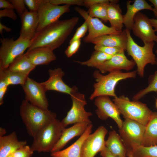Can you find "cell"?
<instances>
[{
  "mask_svg": "<svg viewBox=\"0 0 157 157\" xmlns=\"http://www.w3.org/2000/svg\"><path fill=\"white\" fill-rule=\"evenodd\" d=\"M79 20L77 17L59 20L37 32L31 40L28 50L41 47H48L53 50L58 48L66 40Z\"/></svg>",
  "mask_w": 157,
  "mask_h": 157,
  "instance_id": "obj_1",
  "label": "cell"
},
{
  "mask_svg": "<svg viewBox=\"0 0 157 157\" xmlns=\"http://www.w3.org/2000/svg\"><path fill=\"white\" fill-rule=\"evenodd\" d=\"M20 115L28 134L33 138L42 128L56 118V114L23 100L19 109Z\"/></svg>",
  "mask_w": 157,
  "mask_h": 157,
  "instance_id": "obj_2",
  "label": "cell"
},
{
  "mask_svg": "<svg viewBox=\"0 0 157 157\" xmlns=\"http://www.w3.org/2000/svg\"><path fill=\"white\" fill-rule=\"evenodd\" d=\"M136 70L124 72L121 71H114L104 75L98 70L94 71L93 76L96 82L93 85L94 91L90 97V100L101 96H117L115 88L120 81L129 78H134L136 76Z\"/></svg>",
  "mask_w": 157,
  "mask_h": 157,
  "instance_id": "obj_3",
  "label": "cell"
},
{
  "mask_svg": "<svg viewBox=\"0 0 157 157\" xmlns=\"http://www.w3.org/2000/svg\"><path fill=\"white\" fill-rule=\"evenodd\" d=\"M126 30L127 42L126 50L132 58L137 66V72L140 77H143L146 66L150 64L157 65V58L153 52L154 42L144 44L143 46L138 44L132 37L130 31Z\"/></svg>",
  "mask_w": 157,
  "mask_h": 157,
  "instance_id": "obj_4",
  "label": "cell"
},
{
  "mask_svg": "<svg viewBox=\"0 0 157 157\" xmlns=\"http://www.w3.org/2000/svg\"><path fill=\"white\" fill-rule=\"evenodd\" d=\"M65 128L61 121L55 119L42 128L33 138L31 149L39 152H51Z\"/></svg>",
  "mask_w": 157,
  "mask_h": 157,
  "instance_id": "obj_5",
  "label": "cell"
},
{
  "mask_svg": "<svg viewBox=\"0 0 157 157\" xmlns=\"http://www.w3.org/2000/svg\"><path fill=\"white\" fill-rule=\"evenodd\" d=\"M113 101L124 118L136 121L145 126L153 112L146 104L138 101H131L124 95L116 96Z\"/></svg>",
  "mask_w": 157,
  "mask_h": 157,
  "instance_id": "obj_6",
  "label": "cell"
},
{
  "mask_svg": "<svg viewBox=\"0 0 157 157\" xmlns=\"http://www.w3.org/2000/svg\"><path fill=\"white\" fill-rule=\"evenodd\" d=\"M0 69L7 68L17 58L24 54L28 49L31 40L19 37L15 40L13 38H1Z\"/></svg>",
  "mask_w": 157,
  "mask_h": 157,
  "instance_id": "obj_7",
  "label": "cell"
},
{
  "mask_svg": "<svg viewBox=\"0 0 157 157\" xmlns=\"http://www.w3.org/2000/svg\"><path fill=\"white\" fill-rule=\"evenodd\" d=\"M124 119L119 132L127 153L135 147L142 145L146 126L136 121Z\"/></svg>",
  "mask_w": 157,
  "mask_h": 157,
  "instance_id": "obj_8",
  "label": "cell"
},
{
  "mask_svg": "<svg viewBox=\"0 0 157 157\" xmlns=\"http://www.w3.org/2000/svg\"><path fill=\"white\" fill-rule=\"evenodd\" d=\"M70 96L72 106L66 117L61 121L63 126L65 128L69 125L80 122L91 124L90 117L92 114L85 109L84 106L87 103L84 95L76 92Z\"/></svg>",
  "mask_w": 157,
  "mask_h": 157,
  "instance_id": "obj_9",
  "label": "cell"
},
{
  "mask_svg": "<svg viewBox=\"0 0 157 157\" xmlns=\"http://www.w3.org/2000/svg\"><path fill=\"white\" fill-rule=\"evenodd\" d=\"M74 9L87 22L88 24V33L83 40L85 42L91 43L95 39L105 35L119 34L122 31H117L104 24L98 18L90 17L87 11L80 7H76Z\"/></svg>",
  "mask_w": 157,
  "mask_h": 157,
  "instance_id": "obj_10",
  "label": "cell"
},
{
  "mask_svg": "<svg viewBox=\"0 0 157 157\" xmlns=\"http://www.w3.org/2000/svg\"><path fill=\"white\" fill-rule=\"evenodd\" d=\"M70 7L54 5L46 0L38 12L39 22L36 32L59 20L63 14L69 11Z\"/></svg>",
  "mask_w": 157,
  "mask_h": 157,
  "instance_id": "obj_11",
  "label": "cell"
},
{
  "mask_svg": "<svg viewBox=\"0 0 157 157\" xmlns=\"http://www.w3.org/2000/svg\"><path fill=\"white\" fill-rule=\"evenodd\" d=\"M108 133L103 126L98 128L92 133L90 134L83 144L81 152V157H94L106 147L105 139Z\"/></svg>",
  "mask_w": 157,
  "mask_h": 157,
  "instance_id": "obj_12",
  "label": "cell"
},
{
  "mask_svg": "<svg viewBox=\"0 0 157 157\" xmlns=\"http://www.w3.org/2000/svg\"><path fill=\"white\" fill-rule=\"evenodd\" d=\"M22 86L25 95V100L36 106L48 110L49 103L45 94L46 91L41 83L38 82L28 77Z\"/></svg>",
  "mask_w": 157,
  "mask_h": 157,
  "instance_id": "obj_13",
  "label": "cell"
},
{
  "mask_svg": "<svg viewBox=\"0 0 157 157\" xmlns=\"http://www.w3.org/2000/svg\"><path fill=\"white\" fill-rule=\"evenodd\" d=\"M94 103L97 108L96 110V114L100 119L105 120L110 118L115 121L119 129L122 127L123 121L120 117V113L110 97H97L96 98Z\"/></svg>",
  "mask_w": 157,
  "mask_h": 157,
  "instance_id": "obj_14",
  "label": "cell"
},
{
  "mask_svg": "<svg viewBox=\"0 0 157 157\" xmlns=\"http://www.w3.org/2000/svg\"><path fill=\"white\" fill-rule=\"evenodd\" d=\"M134 34L140 39L144 44L156 41L157 35L150 19L139 12L134 17L131 29Z\"/></svg>",
  "mask_w": 157,
  "mask_h": 157,
  "instance_id": "obj_15",
  "label": "cell"
},
{
  "mask_svg": "<svg viewBox=\"0 0 157 157\" xmlns=\"http://www.w3.org/2000/svg\"><path fill=\"white\" fill-rule=\"evenodd\" d=\"M49 77L46 81L41 83L46 91L53 90L67 94L70 96L78 92V88L74 86L70 87L63 81V77L65 74L62 69L58 68L48 70Z\"/></svg>",
  "mask_w": 157,
  "mask_h": 157,
  "instance_id": "obj_16",
  "label": "cell"
},
{
  "mask_svg": "<svg viewBox=\"0 0 157 157\" xmlns=\"http://www.w3.org/2000/svg\"><path fill=\"white\" fill-rule=\"evenodd\" d=\"M124 52L113 56L96 68L102 74L122 70L126 71L131 70L136 64L133 60H129L127 58Z\"/></svg>",
  "mask_w": 157,
  "mask_h": 157,
  "instance_id": "obj_17",
  "label": "cell"
},
{
  "mask_svg": "<svg viewBox=\"0 0 157 157\" xmlns=\"http://www.w3.org/2000/svg\"><path fill=\"white\" fill-rule=\"evenodd\" d=\"M20 17L21 26L19 37L31 40L36 33L38 26V13L27 10Z\"/></svg>",
  "mask_w": 157,
  "mask_h": 157,
  "instance_id": "obj_18",
  "label": "cell"
},
{
  "mask_svg": "<svg viewBox=\"0 0 157 157\" xmlns=\"http://www.w3.org/2000/svg\"><path fill=\"white\" fill-rule=\"evenodd\" d=\"M90 124L87 122L78 123L69 128H65L60 138L52 149L51 153L61 150L73 138L81 136Z\"/></svg>",
  "mask_w": 157,
  "mask_h": 157,
  "instance_id": "obj_19",
  "label": "cell"
},
{
  "mask_svg": "<svg viewBox=\"0 0 157 157\" xmlns=\"http://www.w3.org/2000/svg\"><path fill=\"white\" fill-rule=\"evenodd\" d=\"M25 53L31 62L36 67L48 65L56 59L53 50L47 47L36 48L28 50Z\"/></svg>",
  "mask_w": 157,
  "mask_h": 157,
  "instance_id": "obj_20",
  "label": "cell"
},
{
  "mask_svg": "<svg viewBox=\"0 0 157 157\" xmlns=\"http://www.w3.org/2000/svg\"><path fill=\"white\" fill-rule=\"evenodd\" d=\"M92 128V124H89L84 133L74 143L64 149L51 153V156L52 157H81L83 144L91 134Z\"/></svg>",
  "mask_w": 157,
  "mask_h": 157,
  "instance_id": "obj_21",
  "label": "cell"
},
{
  "mask_svg": "<svg viewBox=\"0 0 157 157\" xmlns=\"http://www.w3.org/2000/svg\"><path fill=\"white\" fill-rule=\"evenodd\" d=\"M127 11L123 15L124 24L126 29L131 31L134 19L136 15L140 11L147 10L153 11V8L145 0H135L131 4V1L126 3Z\"/></svg>",
  "mask_w": 157,
  "mask_h": 157,
  "instance_id": "obj_22",
  "label": "cell"
},
{
  "mask_svg": "<svg viewBox=\"0 0 157 157\" xmlns=\"http://www.w3.org/2000/svg\"><path fill=\"white\" fill-rule=\"evenodd\" d=\"M25 141H19L16 133L0 137V157H6L26 145Z\"/></svg>",
  "mask_w": 157,
  "mask_h": 157,
  "instance_id": "obj_23",
  "label": "cell"
},
{
  "mask_svg": "<svg viewBox=\"0 0 157 157\" xmlns=\"http://www.w3.org/2000/svg\"><path fill=\"white\" fill-rule=\"evenodd\" d=\"M127 42L126 29L119 34L103 35L93 40L91 42L95 45L119 47L126 50Z\"/></svg>",
  "mask_w": 157,
  "mask_h": 157,
  "instance_id": "obj_24",
  "label": "cell"
},
{
  "mask_svg": "<svg viewBox=\"0 0 157 157\" xmlns=\"http://www.w3.org/2000/svg\"><path fill=\"white\" fill-rule=\"evenodd\" d=\"M106 147L113 155L117 157H126L127 151L119 135L115 130L109 133L108 137L105 141Z\"/></svg>",
  "mask_w": 157,
  "mask_h": 157,
  "instance_id": "obj_25",
  "label": "cell"
},
{
  "mask_svg": "<svg viewBox=\"0 0 157 157\" xmlns=\"http://www.w3.org/2000/svg\"><path fill=\"white\" fill-rule=\"evenodd\" d=\"M118 0H110L108 4L107 14L108 21L111 27L115 30L122 31L124 25L123 15Z\"/></svg>",
  "mask_w": 157,
  "mask_h": 157,
  "instance_id": "obj_26",
  "label": "cell"
},
{
  "mask_svg": "<svg viewBox=\"0 0 157 157\" xmlns=\"http://www.w3.org/2000/svg\"><path fill=\"white\" fill-rule=\"evenodd\" d=\"M157 145V112H153L146 126L144 134L142 145L149 146Z\"/></svg>",
  "mask_w": 157,
  "mask_h": 157,
  "instance_id": "obj_27",
  "label": "cell"
},
{
  "mask_svg": "<svg viewBox=\"0 0 157 157\" xmlns=\"http://www.w3.org/2000/svg\"><path fill=\"white\" fill-rule=\"evenodd\" d=\"M36 66L31 62L26 53L16 58L7 69L11 71L23 73L28 75Z\"/></svg>",
  "mask_w": 157,
  "mask_h": 157,
  "instance_id": "obj_28",
  "label": "cell"
},
{
  "mask_svg": "<svg viewBox=\"0 0 157 157\" xmlns=\"http://www.w3.org/2000/svg\"><path fill=\"white\" fill-rule=\"evenodd\" d=\"M28 75L9 70L7 69H0V79L5 81L8 86L11 85H20L25 83Z\"/></svg>",
  "mask_w": 157,
  "mask_h": 157,
  "instance_id": "obj_29",
  "label": "cell"
},
{
  "mask_svg": "<svg viewBox=\"0 0 157 157\" xmlns=\"http://www.w3.org/2000/svg\"><path fill=\"white\" fill-rule=\"evenodd\" d=\"M112 56L102 52L95 50L88 60L82 62L75 61L82 65L96 68L99 65L109 59Z\"/></svg>",
  "mask_w": 157,
  "mask_h": 157,
  "instance_id": "obj_30",
  "label": "cell"
},
{
  "mask_svg": "<svg viewBox=\"0 0 157 157\" xmlns=\"http://www.w3.org/2000/svg\"><path fill=\"white\" fill-rule=\"evenodd\" d=\"M110 1L106 3L96 4L90 7L87 11L88 15L92 18L100 19L104 22L108 21L107 7Z\"/></svg>",
  "mask_w": 157,
  "mask_h": 157,
  "instance_id": "obj_31",
  "label": "cell"
},
{
  "mask_svg": "<svg viewBox=\"0 0 157 157\" xmlns=\"http://www.w3.org/2000/svg\"><path fill=\"white\" fill-rule=\"evenodd\" d=\"M153 92H157V70L148 78V85L144 89L140 90L133 97L134 101H138L148 93Z\"/></svg>",
  "mask_w": 157,
  "mask_h": 157,
  "instance_id": "obj_32",
  "label": "cell"
},
{
  "mask_svg": "<svg viewBox=\"0 0 157 157\" xmlns=\"http://www.w3.org/2000/svg\"><path fill=\"white\" fill-rule=\"evenodd\" d=\"M94 48L95 50L99 51L112 56L124 52L125 51L124 49L119 47L98 45H95Z\"/></svg>",
  "mask_w": 157,
  "mask_h": 157,
  "instance_id": "obj_33",
  "label": "cell"
},
{
  "mask_svg": "<svg viewBox=\"0 0 157 157\" xmlns=\"http://www.w3.org/2000/svg\"><path fill=\"white\" fill-rule=\"evenodd\" d=\"M33 152L31 147L26 145L16 150L11 155L13 157H31Z\"/></svg>",
  "mask_w": 157,
  "mask_h": 157,
  "instance_id": "obj_34",
  "label": "cell"
},
{
  "mask_svg": "<svg viewBox=\"0 0 157 157\" xmlns=\"http://www.w3.org/2000/svg\"><path fill=\"white\" fill-rule=\"evenodd\" d=\"M88 30V24L87 22L85 21L77 29L69 43L75 40H81V38L85 35Z\"/></svg>",
  "mask_w": 157,
  "mask_h": 157,
  "instance_id": "obj_35",
  "label": "cell"
},
{
  "mask_svg": "<svg viewBox=\"0 0 157 157\" xmlns=\"http://www.w3.org/2000/svg\"><path fill=\"white\" fill-rule=\"evenodd\" d=\"M46 0H24L26 6L28 8L29 11L38 13L42 5Z\"/></svg>",
  "mask_w": 157,
  "mask_h": 157,
  "instance_id": "obj_36",
  "label": "cell"
},
{
  "mask_svg": "<svg viewBox=\"0 0 157 157\" xmlns=\"http://www.w3.org/2000/svg\"><path fill=\"white\" fill-rule=\"evenodd\" d=\"M69 44L65 52L68 58L71 57L78 51L81 44V40H75Z\"/></svg>",
  "mask_w": 157,
  "mask_h": 157,
  "instance_id": "obj_37",
  "label": "cell"
},
{
  "mask_svg": "<svg viewBox=\"0 0 157 157\" xmlns=\"http://www.w3.org/2000/svg\"><path fill=\"white\" fill-rule=\"evenodd\" d=\"M51 3L56 5L64 4L69 6L76 5L84 6V0H49Z\"/></svg>",
  "mask_w": 157,
  "mask_h": 157,
  "instance_id": "obj_38",
  "label": "cell"
},
{
  "mask_svg": "<svg viewBox=\"0 0 157 157\" xmlns=\"http://www.w3.org/2000/svg\"><path fill=\"white\" fill-rule=\"evenodd\" d=\"M8 1L13 5L14 9L19 16L27 10L25 7L24 0H10Z\"/></svg>",
  "mask_w": 157,
  "mask_h": 157,
  "instance_id": "obj_39",
  "label": "cell"
},
{
  "mask_svg": "<svg viewBox=\"0 0 157 157\" xmlns=\"http://www.w3.org/2000/svg\"><path fill=\"white\" fill-rule=\"evenodd\" d=\"M4 17H9L13 20H15L17 18L16 14L13 9H4L0 10V18Z\"/></svg>",
  "mask_w": 157,
  "mask_h": 157,
  "instance_id": "obj_40",
  "label": "cell"
},
{
  "mask_svg": "<svg viewBox=\"0 0 157 157\" xmlns=\"http://www.w3.org/2000/svg\"><path fill=\"white\" fill-rule=\"evenodd\" d=\"M109 0H84V6L89 8L91 6L98 3L108 2Z\"/></svg>",
  "mask_w": 157,
  "mask_h": 157,
  "instance_id": "obj_41",
  "label": "cell"
},
{
  "mask_svg": "<svg viewBox=\"0 0 157 157\" xmlns=\"http://www.w3.org/2000/svg\"><path fill=\"white\" fill-rule=\"evenodd\" d=\"M147 154L148 157H157V145L149 147L147 150Z\"/></svg>",
  "mask_w": 157,
  "mask_h": 157,
  "instance_id": "obj_42",
  "label": "cell"
},
{
  "mask_svg": "<svg viewBox=\"0 0 157 157\" xmlns=\"http://www.w3.org/2000/svg\"><path fill=\"white\" fill-rule=\"evenodd\" d=\"M0 8L14 9L13 5L8 1L5 0H0Z\"/></svg>",
  "mask_w": 157,
  "mask_h": 157,
  "instance_id": "obj_43",
  "label": "cell"
},
{
  "mask_svg": "<svg viewBox=\"0 0 157 157\" xmlns=\"http://www.w3.org/2000/svg\"><path fill=\"white\" fill-rule=\"evenodd\" d=\"M100 153L102 157H117L111 154L106 147Z\"/></svg>",
  "mask_w": 157,
  "mask_h": 157,
  "instance_id": "obj_44",
  "label": "cell"
},
{
  "mask_svg": "<svg viewBox=\"0 0 157 157\" xmlns=\"http://www.w3.org/2000/svg\"><path fill=\"white\" fill-rule=\"evenodd\" d=\"M8 86L0 89V105H2L3 102V97L7 90Z\"/></svg>",
  "mask_w": 157,
  "mask_h": 157,
  "instance_id": "obj_45",
  "label": "cell"
},
{
  "mask_svg": "<svg viewBox=\"0 0 157 157\" xmlns=\"http://www.w3.org/2000/svg\"><path fill=\"white\" fill-rule=\"evenodd\" d=\"M149 1L154 6L153 12L156 19H157V0H149Z\"/></svg>",
  "mask_w": 157,
  "mask_h": 157,
  "instance_id": "obj_46",
  "label": "cell"
},
{
  "mask_svg": "<svg viewBox=\"0 0 157 157\" xmlns=\"http://www.w3.org/2000/svg\"><path fill=\"white\" fill-rule=\"evenodd\" d=\"M4 30L7 32H9L11 31V28L7 27L6 26L0 22V33L2 35L3 30Z\"/></svg>",
  "mask_w": 157,
  "mask_h": 157,
  "instance_id": "obj_47",
  "label": "cell"
},
{
  "mask_svg": "<svg viewBox=\"0 0 157 157\" xmlns=\"http://www.w3.org/2000/svg\"><path fill=\"white\" fill-rule=\"evenodd\" d=\"M150 20L155 31L157 32V19L152 18L150 19Z\"/></svg>",
  "mask_w": 157,
  "mask_h": 157,
  "instance_id": "obj_48",
  "label": "cell"
},
{
  "mask_svg": "<svg viewBox=\"0 0 157 157\" xmlns=\"http://www.w3.org/2000/svg\"><path fill=\"white\" fill-rule=\"evenodd\" d=\"M6 133L5 129L1 127L0 128V137L4 136Z\"/></svg>",
  "mask_w": 157,
  "mask_h": 157,
  "instance_id": "obj_49",
  "label": "cell"
},
{
  "mask_svg": "<svg viewBox=\"0 0 157 157\" xmlns=\"http://www.w3.org/2000/svg\"><path fill=\"white\" fill-rule=\"evenodd\" d=\"M127 156L128 157H134L130 152H128L127 153Z\"/></svg>",
  "mask_w": 157,
  "mask_h": 157,
  "instance_id": "obj_50",
  "label": "cell"
},
{
  "mask_svg": "<svg viewBox=\"0 0 157 157\" xmlns=\"http://www.w3.org/2000/svg\"><path fill=\"white\" fill-rule=\"evenodd\" d=\"M155 106L157 109V99H156L155 101Z\"/></svg>",
  "mask_w": 157,
  "mask_h": 157,
  "instance_id": "obj_51",
  "label": "cell"
},
{
  "mask_svg": "<svg viewBox=\"0 0 157 157\" xmlns=\"http://www.w3.org/2000/svg\"><path fill=\"white\" fill-rule=\"evenodd\" d=\"M6 157H13L11 154L8 156Z\"/></svg>",
  "mask_w": 157,
  "mask_h": 157,
  "instance_id": "obj_52",
  "label": "cell"
},
{
  "mask_svg": "<svg viewBox=\"0 0 157 157\" xmlns=\"http://www.w3.org/2000/svg\"><path fill=\"white\" fill-rule=\"evenodd\" d=\"M157 35V39H156V42H157V34L156 35ZM157 53V50H156V51H155Z\"/></svg>",
  "mask_w": 157,
  "mask_h": 157,
  "instance_id": "obj_53",
  "label": "cell"
}]
</instances>
